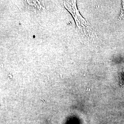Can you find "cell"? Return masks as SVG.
Returning <instances> with one entry per match:
<instances>
[{"instance_id": "obj_1", "label": "cell", "mask_w": 124, "mask_h": 124, "mask_svg": "<svg viewBox=\"0 0 124 124\" xmlns=\"http://www.w3.org/2000/svg\"><path fill=\"white\" fill-rule=\"evenodd\" d=\"M76 0L64 1L65 7L71 14L75 21L79 32L81 36L89 42L96 44L99 42L96 32L88 22L80 14L77 7Z\"/></svg>"}]
</instances>
